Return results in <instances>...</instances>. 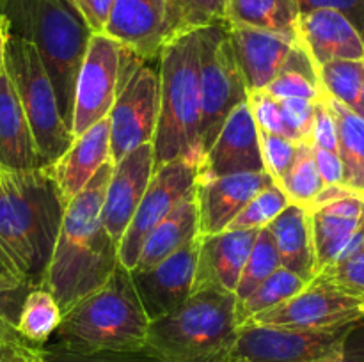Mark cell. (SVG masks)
Segmentation results:
<instances>
[{
  "label": "cell",
  "instance_id": "17",
  "mask_svg": "<svg viewBox=\"0 0 364 362\" xmlns=\"http://www.w3.org/2000/svg\"><path fill=\"white\" fill-rule=\"evenodd\" d=\"M198 238L188 241L185 247H181L180 251L160 261L153 268L130 272L135 293L149 322L169 314L192 295L196 258H198Z\"/></svg>",
  "mask_w": 364,
  "mask_h": 362
},
{
  "label": "cell",
  "instance_id": "12",
  "mask_svg": "<svg viewBox=\"0 0 364 362\" xmlns=\"http://www.w3.org/2000/svg\"><path fill=\"white\" fill-rule=\"evenodd\" d=\"M124 57L127 48L123 45L105 34H92L75 84L73 138L109 116L119 91Z\"/></svg>",
  "mask_w": 364,
  "mask_h": 362
},
{
  "label": "cell",
  "instance_id": "33",
  "mask_svg": "<svg viewBox=\"0 0 364 362\" xmlns=\"http://www.w3.org/2000/svg\"><path fill=\"white\" fill-rule=\"evenodd\" d=\"M279 266L281 259L279 254H277L272 234H270V231L267 227H263V229L258 231V236H256L255 245H252L251 252H249L247 261H245L244 270L240 273V279H238L237 287H235L237 302L249 297Z\"/></svg>",
  "mask_w": 364,
  "mask_h": 362
},
{
  "label": "cell",
  "instance_id": "23",
  "mask_svg": "<svg viewBox=\"0 0 364 362\" xmlns=\"http://www.w3.org/2000/svg\"><path fill=\"white\" fill-rule=\"evenodd\" d=\"M297 35L316 67L331 60H364L361 35L334 9L322 7L301 13Z\"/></svg>",
  "mask_w": 364,
  "mask_h": 362
},
{
  "label": "cell",
  "instance_id": "7",
  "mask_svg": "<svg viewBox=\"0 0 364 362\" xmlns=\"http://www.w3.org/2000/svg\"><path fill=\"white\" fill-rule=\"evenodd\" d=\"M6 73L16 89L27 117L39 156V167H48L70 148L73 135L60 114L55 89L32 43L9 34Z\"/></svg>",
  "mask_w": 364,
  "mask_h": 362
},
{
  "label": "cell",
  "instance_id": "46",
  "mask_svg": "<svg viewBox=\"0 0 364 362\" xmlns=\"http://www.w3.org/2000/svg\"><path fill=\"white\" fill-rule=\"evenodd\" d=\"M92 34H103L112 13L114 0H73Z\"/></svg>",
  "mask_w": 364,
  "mask_h": 362
},
{
  "label": "cell",
  "instance_id": "1",
  "mask_svg": "<svg viewBox=\"0 0 364 362\" xmlns=\"http://www.w3.org/2000/svg\"><path fill=\"white\" fill-rule=\"evenodd\" d=\"M114 163L107 162L64 208L59 234L39 286L48 290L64 312L107 283L119 265L117 243L102 224L107 183Z\"/></svg>",
  "mask_w": 364,
  "mask_h": 362
},
{
  "label": "cell",
  "instance_id": "52",
  "mask_svg": "<svg viewBox=\"0 0 364 362\" xmlns=\"http://www.w3.org/2000/svg\"><path fill=\"white\" fill-rule=\"evenodd\" d=\"M219 362H245V361L242 357H238V355L230 353V355H228V357H224L223 361H219Z\"/></svg>",
  "mask_w": 364,
  "mask_h": 362
},
{
  "label": "cell",
  "instance_id": "3",
  "mask_svg": "<svg viewBox=\"0 0 364 362\" xmlns=\"http://www.w3.org/2000/svg\"><path fill=\"white\" fill-rule=\"evenodd\" d=\"M9 34L32 43L52 80L60 114L71 128L77 75L92 31L73 0H0Z\"/></svg>",
  "mask_w": 364,
  "mask_h": 362
},
{
  "label": "cell",
  "instance_id": "44",
  "mask_svg": "<svg viewBox=\"0 0 364 362\" xmlns=\"http://www.w3.org/2000/svg\"><path fill=\"white\" fill-rule=\"evenodd\" d=\"M0 362H45L43 346L28 343L18 330L0 336Z\"/></svg>",
  "mask_w": 364,
  "mask_h": 362
},
{
  "label": "cell",
  "instance_id": "30",
  "mask_svg": "<svg viewBox=\"0 0 364 362\" xmlns=\"http://www.w3.org/2000/svg\"><path fill=\"white\" fill-rule=\"evenodd\" d=\"M306 284L308 283H306L302 277H299L297 273L279 266V268H277L272 275L267 277L249 297L237 302L238 325H244V323L249 322L252 316L259 314V312L267 311V309L284 302L287 298L297 295Z\"/></svg>",
  "mask_w": 364,
  "mask_h": 362
},
{
  "label": "cell",
  "instance_id": "15",
  "mask_svg": "<svg viewBox=\"0 0 364 362\" xmlns=\"http://www.w3.org/2000/svg\"><path fill=\"white\" fill-rule=\"evenodd\" d=\"M230 41L247 92L265 91L283 71L295 70L306 50L297 35L230 25Z\"/></svg>",
  "mask_w": 364,
  "mask_h": 362
},
{
  "label": "cell",
  "instance_id": "25",
  "mask_svg": "<svg viewBox=\"0 0 364 362\" xmlns=\"http://www.w3.org/2000/svg\"><path fill=\"white\" fill-rule=\"evenodd\" d=\"M276 243L281 266L309 283L316 275L309 209L290 202L267 226Z\"/></svg>",
  "mask_w": 364,
  "mask_h": 362
},
{
  "label": "cell",
  "instance_id": "36",
  "mask_svg": "<svg viewBox=\"0 0 364 362\" xmlns=\"http://www.w3.org/2000/svg\"><path fill=\"white\" fill-rule=\"evenodd\" d=\"M315 277L345 293L364 298V245L343 261L323 268Z\"/></svg>",
  "mask_w": 364,
  "mask_h": 362
},
{
  "label": "cell",
  "instance_id": "9",
  "mask_svg": "<svg viewBox=\"0 0 364 362\" xmlns=\"http://www.w3.org/2000/svg\"><path fill=\"white\" fill-rule=\"evenodd\" d=\"M160 112L159 59H141L127 48L123 77L109 112L112 163L153 142Z\"/></svg>",
  "mask_w": 364,
  "mask_h": 362
},
{
  "label": "cell",
  "instance_id": "48",
  "mask_svg": "<svg viewBox=\"0 0 364 362\" xmlns=\"http://www.w3.org/2000/svg\"><path fill=\"white\" fill-rule=\"evenodd\" d=\"M28 280L16 265L13 256L6 248V245L0 241V283H23ZM31 283V280H28ZM32 284V283H31Z\"/></svg>",
  "mask_w": 364,
  "mask_h": 362
},
{
  "label": "cell",
  "instance_id": "20",
  "mask_svg": "<svg viewBox=\"0 0 364 362\" xmlns=\"http://www.w3.org/2000/svg\"><path fill=\"white\" fill-rule=\"evenodd\" d=\"M240 172H265L259 148V131L247 102L228 116L213 144L203 156L198 176H228Z\"/></svg>",
  "mask_w": 364,
  "mask_h": 362
},
{
  "label": "cell",
  "instance_id": "47",
  "mask_svg": "<svg viewBox=\"0 0 364 362\" xmlns=\"http://www.w3.org/2000/svg\"><path fill=\"white\" fill-rule=\"evenodd\" d=\"M311 149L313 156H315V163L318 167V172L326 187L343 185V165H341L340 155L327 151V149L316 148V146H311Z\"/></svg>",
  "mask_w": 364,
  "mask_h": 362
},
{
  "label": "cell",
  "instance_id": "10",
  "mask_svg": "<svg viewBox=\"0 0 364 362\" xmlns=\"http://www.w3.org/2000/svg\"><path fill=\"white\" fill-rule=\"evenodd\" d=\"M363 322L327 329H287L244 323L231 353L245 362H318L340 350Z\"/></svg>",
  "mask_w": 364,
  "mask_h": 362
},
{
  "label": "cell",
  "instance_id": "26",
  "mask_svg": "<svg viewBox=\"0 0 364 362\" xmlns=\"http://www.w3.org/2000/svg\"><path fill=\"white\" fill-rule=\"evenodd\" d=\"M199 236L198 206L194 199V188L178 202L173 212L151 231L142 245L141 256L135 265V272L149 270L166 258L180 251L188 241ZM132 272V270H130Z\"/></svg>",
  "mask_w": 364,
  "mask_h": 362
},
{
  "label": "cell",
  "instance_id": "50",
  "mask_svg": "<svg viewBox=\"0 0 364 362\" xmlns=\"http://www.w3.org/2000/svg\"><path fill=\"white\" fill-rule=\"evenodd\" d=\"M7 39H9V23L0 14V75L6 73V50Z\"/></svg>",
  "mask_w": 364,
  "mask_h": 362
},
{
  "label": "cell",
  "instance_id": "27",
  "mask_svg": "<svg viewBox=\"0 0 364 362\" xmlns=\"http://www.w3.org/2000/svg\"><path fill=\"white\" fill-rule=\"evenodd\" d=\"M297 0H226L224 21L284 35H297ZM299 38V35H297Z\"/></svg>",
  "mask_w": 364,
  "mask_h": 362
},
{
  "label": "cell",
  "instance_id": "2",
  "mask_svg": "<svg viewBox=\"0 0 364 362\" xmlns=\"http://www.w3.org/2000/svg\"><path fill=\"white\" fill-rule=\"evenodd\" d=\"M64 208L55 181L43 167H0V241L34 286L48 266Z\"/></svg>",
  "mask_w": 364,
  "mask_h": 362
},
{
  "label": "cell",
  "instance_id": "16",
  "mask_svg": "<svg viewBox=\"0 0 364 362\" xmlns=\"http://www.w3.org/2000/svg\"><path fill=\"white\" fill-rule=\"evenodd\" d=\"M103 34L141 59H159L174 35L166 0H114Z\"/></svg>",
  "mask_w": 364,
  "mask_h": 362
},
{
  "label": "cell",
  "instance_id": "11",
  "mask_svg": "<svg viewBox=\"0 0 364 362\" xmlns=\"http://www.w3.org/2000/svg\"><path fill=\"white\" fill-rule=\"evenodd\" d=\"M316 273L364 245V195L343 185L326 187L309 208Z\"/></svg>",
  "mask_w": 364,
  "mask_h": 362
},
{
  "label": "cell",
  "instance_id": "4",
  "mask_svg": "<svg viewBox=\"0 0 364 362\" xmlns=\"http://www.w3.org/2000/svg\"><path fill=\"white\" fill-rule=\"evenodd\" d=\"M148 327L130 270L119 263L105 284L64 312L46 346L78 353L142 350Z\"/></svg>",
  "mask_w": 364,
  "mask_h": 362
},
{
  "label": "cell",
  "instance_id": "5",
  "mask_svg": "<svg viewBox=\"0 0 364 362\" xmlns=\"http://www.w3.org/2000/svg\"><path fill=\"white\" fill-rule=\"evenodd\" d=\"M159 70L160 112L151 142L155 170L178 158L201 165L198 28L180 32L164 45Z\"/></svg>",
  "mask_w": 364,
  "mask_h": 362
},
{
  "label": "cell",
  "instance_id": "35",
  "mask_svg": "<svg viewBox=\"0 0 364 362\" xmlns=\"http://www.w3.org/2000/svg\"><path fill=\"white\" fill-rule=\"evenodd\" d=\"M174 35L224 21L226 0H166Z\"/></svg>",
  "mask_w": 364,
  "mask_h": 362
},
{
  "label": "cell",
  "instance_id": "28",
  "mask_svg": "<svg viewBox=\"0 0 364 362\" xmlns=\"http://www.w3.org/2000/svg\"><path fill=\"white\" fill-rule=\"evenodd\" d=\"M336 119L338 155L343 165V187L364 195V119L358 112L323 96Z\"/></svg>",
  "mask_w": 364,
  "mask_h": 362
},
{
  "label": "cell",
  "instance_id": "39",
  "mask_svg": "<svg viewBox=\"0 0 364 362\" xmlns=\"http://www.w3.org/2000/svg\"><path fill=\"white\" fill-rule=\"evenodd\" d=\"M45 362H162L159 357L149 353L148 350L134 351H91V353H78L66 351L59 348L43 346Z\"/></svg>",
  "mask_w": 364,
  "mask_h": 362
},
{
  "label": "cell",
  "instance_id": "53",
  "mask_svg": "<svg viewBox=\"0 0 364 362\" xmlns=\"http://www.w3.org/2000/svg\"><path fill=\"white\" fill-rule=\"evenodd\" d=\"M363 323H364V319H363Z\"/></svg>",
  "mask_w": 364,
  "mask_h": 362
},
{
  "label": "cell",
  "instance_id": "34",
  "mask_svg": "<svg viewBox=\"0 0 364 362\" xmlns=\"http://www.w3.org/2000/svg\"><path fill=\"white\" fill-rule=\"evenodd\" d=\"M290 204L284 192L277 185L263 188L259 194H256L251 201L245 204L237 215V219L230 224L226 231H238V229H263L269 226L287 206Z\"/></svg>",
  "mask_w": 364,
  "mask_h": 362
},
{
  "label": "cell",
  "instance_id": "24",
  "mask_svg": "<svg viewBox=\"0 0 364 362\" xmlns=\"http://www.w3.org/2000/svg\"><path fill=\"white\" fill-rule=\"evenodd\" d=\"M0 167L6 170L41 169L27 117L7 73L0 75Z\"/></svg>",
  "mask_w": 364,
  "mask_h": 362
},
{
  "label": "cell",
  "instance_id": "18",
  "mask_svg": "<svg viewBox=\"0 0 364 362\" xmlns=\"http://www.w3.org/2000/svg\"><path fill=\"white\" fill-rule=\"evenodd\" d=\"M272 183L267 172L198 176L194 183V199L198 206L199 236L226 231L245 204Z\"/></svg>",
  "mask_w": 364,
  "mask_h": 362
},
{
  "label": "cell",
  "instance_id": "8",
  "mask_svg": "<svg viewBox=\"0 0 364 362\" xmlns=\"http://www.w3.org/2000/svg\"><path fill=\"white\" fill-rule=\"evenodd\" d=\"M201 153L208 151L233 109L247 102V87L235 59L226 21L198 28ZM203 162V160H201Z\"/></svg>",
  "mask_w": 364,
  "mask_h": 362
},
{
  "label": "cell",
  "instance_id": "37",
  "mask_svg": "<svg viewBox=\"0 0 364 362\" xmlns=\"http://www.w3.org/2000/svg\"><path fill=\"white\" fill-rule=\"evenodd\" d=\"M297 142L283 137V135L263 133L259 131V148L265 172L269 174L274 185L279 183L297 155Z\"/></svg>",
  "mask_w": 364,
  "mask_h": 362
},
{
  "label": "cell",
  "instance_id": "22",
  "mask_svg": "<svg viewBox=\"0 0 364 362\" xmlns=\"http://www.w3.org/2000/svg\"><path fill=\"white\" fill-rule=\"evenodd\" d=\"M107 162H112L109 116L98 121L80 137L73 138L70 148L55 162L43 169L55 181L64 204H68L78 192L84 190L91 177Z\"/></svg>",
  "mask_w": 364,
  "mask_h": 362
},
{
  "label": "cell",
  "instance_id": "42",
  "mask_svg": "<svg viewBox=\"0 0 364 362\" xmlns=\"http://www.w3.org/2000/svg\"><path fill=\"white\" fill-rule=\"evenodd\" d=\"M34 287L28 280L23 283H0V336L16 330L21 305L28 291Z\"/></svg>",
  "mask_w": 364,
  "mask_h": 362
},
{
  "label": "cell",
  "instance_id": "19",
  "mask_svg": "<svg viewBox=\"0 0 364 362\" xmlns=\"http://www.w3.org/2000/svg\"><path fill=\"white\" fill-rule=\"evenodd\" d=\"M153 172L155 155L151 142L139 146L114 163L103 199L102 224L117 245L148 188Z\"/></svg>",
  "mask_w": 364,
  "mask_h": 362
},
{
  "label": "cell",
  "instance_id": "13",
  "mask_svg": "<svg viewBox=\"0 0 364 362\" xmlns=\"http://www.w3.org/2000/svg\"><path fill=\"white\" fill-rule=\"evenodd\" d=\"M198 172V163L183 158L173 160L153 172L148 188L117 245L119 263L124 268H135L146 238L194 188Z\"/></svg>",
  "mask_w": 364,
  "mask_h": 362
},
{
  "label": "cell",
  "instance_id": "45",
  "mask_svg": "<svg viewBox=\"0 0 364 362\" xmlns=\"http://www.w3.org/2000/svg\"><path fill=\"white\" fill-rule=\"evenodd\" d=\"M297 4L301 13L322 7L338 11L350 21L364 43V0H297Z\"/></svg>",
  "mask_w": 364,
  "mask_h": 362
},
{
  "label": "cell",
  "instance_id": "43",
  "mask_svg": "<svg viewBox=\"0 0 364 362\" xmlns=\"http://www.w3.org/2000/svg\"><path fill=\"white\" fill-rule=\"evenodd\" d=\"M326 96V94H323ZM311 146L338 153V128L333 112L327 106L326 98L315 103V119H313Z\"/></svg>",
  "mask_w": 364,
  "mask_h": 362
},
{
  "label": "cell",
  "instance_id": "14",
  "mask_svg": "<svg viewBox=\"0 0 364 362\" xmlns=\"http://www.w3.org/2000/svg\"><path fill=\"white\" fill-rule=\"evenodd\" d=\"M364 319V298L313 279L294 297L252 316L245 323L287 329H327Z\"/></svg>",
  "mask_w": 364,
  "mask_h": 362
},
{
  "label": "cell",
  "instance_id": "38",
  "mask_svg": "<svg viewBox=\"0 0 364 362\" xmlns=\"http://www.w3.org/2000/svg\"><path fill=\"white\" fill-rule=\"evenodd\" d=\"M265 91L276 99L301 98L309 102H320L326 94L318 77L302 71H283L279 77L270 82Z\"/></svg>",
  "mask_w": 364,
  "mask_h": 362
},
{
  "label": "cell",
  "instance_id": "40",
  "mask_svg": "<svg viewBox=\"0 0 364 362\" xmlns=\"http://www.w3.org/2000/svg\"><path fill=\"white\" fill-rule=\"evenodd\" d=\"M247 105L251 110V116L255 119L258 131L263 133H274L288 137L287 124H284L283 112H281V102L270 96L267 91L249 92ZM291 141V138H290Z\"/></svg>",
  "mask_w": 364,
  "mask_h": 362
},
{
  "label": "cell",
  "instance_id": "21",
  "mask_svg": "<svg viewBox=\"0 0 364 362\" xmlns=\"http://www.w3.org/2000/svg\"><path fill=\"white\" fill-rule=\"evenodd\" d=\"M259 229L223 231L198 238L192 293L217 290L235 293Z\"/></svg>",
  "mask_w": 364,
  "mask_h": 362
},
{
  "label": "cell",
  "instance_id": "31",
  "mask_svg": "<svg viewBox=\"0 0 364 362\" xmlns=\"http://www.w3.org/2000/svg\"><path fill=\"white\" fill-rule=\"evenodd\" d=\"M277 187L284 192L290 202L304 206L308 209L311 208L320 192L326 188V183L322 181L318 167L315 163L311 144L301 142L297 146V155H295L294 163L287 170L283 180L277 183Z\"/></svg>",
  "mask_w": 364,
  "mask_h": 362
},
{
  "label": "cell",
  "instance_id": "29",
  "mask_svg": "<svg viewBox=\"0 0 364 362\" xmlns=\"http://www.w3.org/2000/svg\"><path fill=\"white\" fill-rule=\"evenodd\" d=\"M60 319L63 311L53 295L43 286H34L21 305L16 330L28 343L45 346L55 334Z\"/></svg>",
  "mask_w": 364,
  "mask_h": 362
},
{
  "label": "cell",
  "instance_id": "6",
  "mask_svg": "<svg viewBox=\"0 0 364 362\" xmlns=\"http://www.w3.org/2000/svg\"><path fill=\"white\" fill-rule=\"evenodd\" d=\"M238 329L235 293L201 290L149 322L144 350L162 362H219L233 350Z\"/></svg>",
  "mask_w": 364,
  "mask_h": 362
},
{
  "label": "cell",
  "instance_id": "51",
  "mask_svg": "<svg viewBox=\"0 0 364 362\" xmlns=\"http://www.w3.org/2000/svg\"><path fill=\"white\" fill-rule=\"evenodd\" d=\"M355 112L364 119V77H363V85H361V92H359V99H358V109Z\"/></svg>",
  "mask_w": 364,
  "mask_h": 362
},
{
  "label": "cell",
  "instance_id": "49",
  "mask_svg": "<svg viewBox=\"0 0 364 362\" xmlns=\"http://www.w3.org/2000/svg\"><path fill=\"white\" fill-rule=\"evenodd\" d=\"M318 362H364V344H352V334L343 346Z\"/></svg>",
  "mask_w": 364,
  "mask_h": 362
},
{
  "label": "cell",
  "instance_id": "32",
  "mask_svg": "<svg viewBox=\"0 0 364 362\" xmlns=\"http://www.w3.org/2000/svg\"><path fill=\"white\" fill-rule=\"evenodd\" d=\"M323 92L355 112L364 77V60H331L316 67Z\"/></svg>",
  "mask_w": 364,
  "mask_h": 362
},
{
  "label": "cell",
  "instance_id": "41",
  "mask_svg": "<svg viewBox=\"0 0 364 362\" xmlns=\"http://www.w3.org/2000/svg\"><path fill=\"white\" fill-rule=\"evenodd\" d=\"M281 112H283L284 124H287L288 137L294 142H308L311 144L313 119H315V103L309 99L288 98L279 99Z\"/></svg>",
  "mask_w": 364,
  "mask_h": 362
}]
</instances>
